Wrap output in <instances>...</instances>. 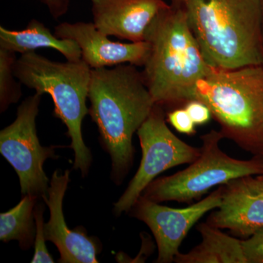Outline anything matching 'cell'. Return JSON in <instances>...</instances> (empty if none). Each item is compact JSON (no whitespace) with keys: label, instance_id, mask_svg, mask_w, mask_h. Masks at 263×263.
<instances>
[{"label":"cell","instance_id":"6da1fadb","mask_svg":"<svg viewBox=\"0 0 263 263\" xmlns=\"http://www.w3.org/2000/svg\"><path fill=\"white\" fill-rule=\"evenodd\" d=\"M89 114L112 161L111 178L122 183L134 160L133 138L155 105L136 66L91 69Z\"/></svg>","mask_w":263,"mask_h":263},{"label":"cell","instance_id":"7a4b0ae2","mask_svg":"<svg viewBox=\"0 0 263 263\" xmlns=\"http://www.w3.org/2000/svg\"><path fill=\"white\" fill-rule=\"evenodd\" d=\"M205 60L232 70L263 64L262 0H171Z\"/></svg>","mask_w":263,"mask_h":263},{"label":"cell","instance_id":"3957f363","mask_svg":"<svg viewBox=\"0 0 263 263\" xmlns=\"http://www.w3.org/2000/svg\"><path fill=\"white\" fill-rule=\"evenodd\" d=\"M150 51L143 80L154 101L178 108L193 100L197 81L210 72L184 15L170 4L154 18L145 34Z\"/></svg>","mask_w":263,"mask_h":263},{"label":"cell","instance_id":"277c9868","mask_svg":"<svg viewBox=\"0 0 263 263\" xmlns=\"http://www.w3.org/2000/svg\"><path fill=\"white\" fill-rule=\"evenodd\" d=\"M193 100L209 107L224 138L254 156L263 155V64L213 67L197 81Z\"/></svg>","mask_w":263,"mask_h":263},{"label":"cell","instance_id":"5b68a950","mask_svg":"<svg viewBox=\"0 0 263 263\" xmlns=\"http://www.w3.org/2000/svg\"><path fill=\"white\" fill-rule=\"evenodd\" d=\"M14 75L21 84L36 93L48 94L54 104L55 117L65 124L75 155L73 167L82 176L89 172L92 162L91 152L82 136V122L89 114L86 99L89 96L91 68L81 60L57 62L34 51L22 54L15 62Z\"/></svg>","mask_w":263,"mask_h":263},{"label":"cell","instance_id":"8992f818","mask_svg":"<svg viewBox=\"0 0 263 263\" xmlns=\"http://www.w3.org/2000/svg\"><path fill=\"white\" fill-rule=\"evenodd\" d=\"M224 139L220 131L212 129L200 136V155L183 171L156 179L147 186L143 196L152 201H176L191 204L211 189L230 181L263 173V155L249 160L230 157L219 147Z\"/></svg>","mask_w":263,"mask_h":263},{"label":"cell","instance_id":"52a82bcc","mask_svg":"<svg viewBox=\"0 0 263 263\" xmlns=\"http://www.w3.org/2000/svg\"><path fill=\"white\" fill-rule=\"evenodd\" d=\"M166 122L164 108L155 104L150 115L137 132L142 149L141 164L125 192L114 204L116 215L130 212L158 175L176 166L191 164L200 156V148L190 146L179 139Z\"/></svg>","mask_w":263,"mask_h":263},{"label":"cell","instance_id":"ba28073f","mask_svg":"<svg viewBox=\"0 0 263 263\" xmlns=\"http://www.w3.org/2000/svg\"><path fill=\"white\" fill-rule=\"evenodd\" d=\"M42 95L36 93L24 100L16 119L0 132V153L15 170L22 195L43 197L50 181L43 169L48 158H56L55 146H41L36 129V118Z\"/></svg>","mask_w":263,"mask_h":263},{"label":"cell","instance_id":"9c48e42d","mask_svg":"<svg viewBox=\"0 0 263 263\" xmlns=\"http://www.w3.org/2000/svg\"><path fill=\"white\" fill-rule=\"evenodd\" d=\"M221 195L220 186L200 201L183 209L160 205L143 195L138 198L129 213L152 230L158 248L156 262H174L190 230L206 213L219 207Z\"/></svg>","mask_w":263,"mask_h":263},{"label":"cell","instance_id":"30bf717a","mask_svg":"<svg viewBox=\"0 0 263 263\" xmlns=\"http://www.w3.org/2000/svg\"><path fill=\"white\" fill-rule=\"evenodd\" d=\"M70 181V171L62 174L54 171L47 195L43 200L50 211V218L44 224L46 240L52 242L60 254L59 262L96 263L100 245L95 237L88 236L86 230L69 229L63 213V200Z\"/></svg>","mask_w":263,"mask_h":263},{"label":"cell","instance_id":"8fae6325","mask_svg":"<svg viewBox=\"0 0 263 263\" xmlns=\"http://www.w3.org/2000/svg\"><path fill=\"white\" fill-rule=\"evenodd\" d=\"M55 35L62 39L73 40L80 46L82 60L91 69L128 63L143 67L150 51L147 41L122 43L108 39L94 23L65 22L55 27Z\"/></svg>","mask_w":263,"mask_h":263},{"label":"cell","instance_id":"7c38bea8","mask_svg":"<svg viewBox=\"0 0 263 263\" xmlns=\"http://www.w3.org/2000/svg\"><path fill=\"white\" fill-rule=\"evenodd\" d=\"M94 24L103 34L133 43L145 41V34L164 0H91Z\"/></svg>","mask_w":263,"mask_h":263},{"label":"cell","instance_id":"4fadbf2b","mask_svg":"<svg viewBox=\"0 0 263 263\" xmlns=\"http://www.w3.org/2000/svg\"><path fill=\"white\" fill-rule=\"evenodd\" d=\"M221 205L206 222L243 239L263 228V197L249 186L247 176L221 185Z\"/></svg>","mask_w":263,"mask_h":263},{"label":"cell","instance_id":"5bb4252c","mask_svg":"<svg viewBox=\"0 0 263 263\" xmlns=\"http://www.w3.org/2000/svg\"><path fill=\"white\" fill-rule=\"evenodd\" d=\"M0 48L22 54L40 48H52L60 52L67 61L82 60L80 46L75 41L57 37L36 19L31 20L23 30H9L0 27Z\"/></svg>","mask_w":263,"mask_h":263},{"label":"cell","instance_id":"9a60e30c","mask_svg":"<svg viewBox=\"0 0 263 263\" xmlns=\"http://www.w3.org/2000/svg\"><path fill=\"white\" fill-rule=\"evenodd\" d=\"M202 241L186 254L174 259L177 263H247L242 240L230 236L208 222L197 227Z\"/></svg>","mask_w":263,"mask_h":263},{"label":"cell","instance_id":"2e32d148","mask_svg":"<svg viewBox=\"0 0 263 263\" xmlns=\"http://www.w3.org/2000/svg\"><path fill=\"white\" fill-rule=\"evenodd\" d=\"M39 197L25 195L18 205L0 214V240L5 243L16 240L19 247L28 250L34 245L36 222L34 209Z\"/></svg>","mask_w":263,"mask_h":263},{"label":"cell","instance_id":"e0dca14e","mask_svg":"<svg viewBox=\"0 0 263 263\" xmlns=\"http://www.w3.org/2000/svg\"><path fill=\"white\" fill-rule=\"evenodd\" d=\"M15 52L0 48V110L5 111L11 104L16 103L22 97L20 84L15 82L13 67Z\"/></svg>","mask_w":263,"mask_h":263},{"label":"cell","instance_id":"ac0fdd59","mask_svg":"<svg viewBox=\"0 0 263 263\" xmlns=\"http://www.w3.org/2000/svg\"><path fill=\"white\" fill-rule=\"evenodd\" d=\"M45 206L43 203L39 202L34 209V217L36 222V235L34 240V257L31 262L33 263H53V257L48 252L46 245V235L44 232V219L43 213Z\"/></svg>","mask_w":263,"mask_h":263},{"label":"cell","instance_id":"d6986e66","mask_svg":"<svg viewBox=\"0 0 263 263\" xmlns=\"http://www.w3.org/2000/svg\"><path fill=\"white\" fill-rule=\"evenodd\" d=\"M166 120L180 133L188 136L196 133V124L184 108H175L171 110L166 115Z\"/></svg>","mask_w":263,"mask_h":263},{"label":"cell","instance_id":"ffe728a7","mask_svg":"<svg viewBox=\"0 0 263 263\" xmlns=\"http://www.w3.org/2000/svg\"><path fill=\"white\" fill-rule=\"evenodd\" d=\"M242 247L247 263H263V228L242 240Z\"/></svg>","mask_w":263,"mask_h":263},{"label":"cell","instance_id":"44dd1931","mask_svg":"<svg viewBox=\"0 0 263 263\" xmlns=\"http://www.w3.org/2000/svg\"><path fill=\"white\" fill-rule=\"evenodd\" d=\"M183 108L196 125H203L212 119V114L210 109L205 103L199 100H190L185 104Z\"/></svg>","mask_w":263,"mask_h":263},{"label":"cell","instance_id":"7402d4cb","mask_svg":"<svg viewBox=\"0 0 263 263\" xmlns=\"http://www.w3.org/2000/svg\"><path fill=\"white\" fill-rule=\"evenodd\" d=\"M42 2L48 7L50 13L54 18H60L68 10V0H42Z\"/></svg>","mask_w":263,"mask_h":263},{"label":"cell","instance_id":"603a6c76","mask_svg":"<svg viewBox=\"0 0 263 263\" xmlns=\"http://www.w3.org/2000/svg\"><path fill=\"white\" fill-rule=\"evenodd\" d=\"M247 179L249 186L263 197V173L257 176H247Z\"/></svg>","mask_w":263,"mask_h":263},{"label":"cell","instance_id":"cb8c5ba5","mask_svg":"<svg viewBox=\"0 0 263 263\" xmlns=\"http://www.w3.org/2000/svg\"><path fill=\"white\" fill-rule=\"evenodd\" d=\"M262 30H263V0H262Z\"/></svg>","mask_w":263,"mask_h":263}]
</instances>
